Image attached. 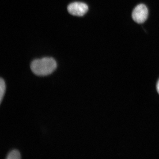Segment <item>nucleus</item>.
I'll list each match as a JSON object with an SVG mask.
<instances>
[{
  "label": "nucleus",
  "mask_w": 159,
  "mask_h": 159,
  "mask_svg": "<svg viewBox=\"0 0 159 159\" xmlns=\"http://www.w3.org/2000/svg\"><path fill=\"white\" fill-rule=\"evenodd\" d=\"M6 85L5 80L3 78L0 79V102L2 103L5 92H6Z\"/></svg>",
  "instance_id": "nucleus-5"
},
{
  "label": "nucleus",
  "mask_w": 159,
  "mask_h": 159,
  "mask_svg": "<svg viewBox=\"0 0 159 159\" xmlns=\"http://www.w3.org/2000/svg\"><path fill=\"white\" fill-rule=\"evenodd\" d=\"M57 67L56 61L50 57L34 60L30 65L33 74L38 76H48L53 73Z\"/></svg>",
  "instance_id": "nucleus-1"
},
{
  "label": "nucleus",
  "mask_w": 159,
  "mask_h": 159,
  "mask_svg": "<svg viewBox=\"0 0 159 159\" xmlns=\"http://www.w3.org/2000/svg\"><path fill=\"white\" fill-rule=\"evenodd\" d=\"M157 91L158 93L159 94V80L158 81L157 83Z\"/></svg>",
  "instance_id": "nucleus-6"
},
{
  "label": "nucleus",
  "mask_w": 159,
  "mask_h": 159,
  "mask_svg": "<svg viewBox=\"0 0 159 159\" xmlns=\"http://www.w3.org/2000/svg\"><path fill=\"white\" fill-rule=\"evenodd\" d=\"M148 11L146 6L143 4H139L133 11V19L135 22L139 24L145 22L148 17Z\"/></svg>",
  "instance_id": "nucleus-2"
},
{
  "label": "nucleus",
  "mask_w": 159,
  "mask_h": 159,
  "mask_svg": "<svg viewBox=\"0 0 159 159\" xmlns=\"http://www.w3.org/2000/svg\"><path fill=\"white\" fill-rule=\"evenodd\" d=\"M67 9L69 13L72 15L81 16L87 12L89 7L85 3L75 2L70 4Z\"/></svg>",
  "instance_id": "nucleus-3"
},
{
  "label": "nucleus",
  "mask_w": 159,
  "mask_h": 159,
  "mask_svg": "<svg viewBox=\"0 0 159 159\" xmlns=\"http://www.w3.org/2000/svg\"><path fill=\"white\" fill-rule=\"evenodd\" d=\"M21 158L20 154L19 151L16 149L11 151L7 155L6 159H20Z\"/></svg>",
  "instance_id": "nucleus-4"
}]
</instances>
